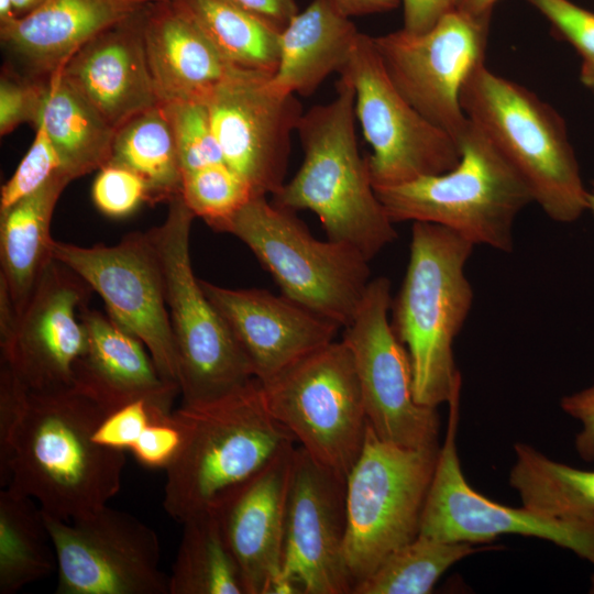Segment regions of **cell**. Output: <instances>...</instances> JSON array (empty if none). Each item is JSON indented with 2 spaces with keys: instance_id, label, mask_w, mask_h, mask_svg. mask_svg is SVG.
<instances>
[{
  "instance_id": "1",
  "label": "cell",
  "mask_w": 594,
  "mask_h": 594,
  "mask_svg": "<svg viewBox=\"0 0 594 594\" xmlns=\"http://www.w3.org/2000/svg\"><path fill=\"white\" fill-rule=\"evenodd\" d=\"M107 413L76 386L29 392L0 441V483L62 519L95 512L121 488L124 451L95 441Z\"/></svg>"
},
{
  "instance_id": "2",
  "label": "cell",
  "mask_w": 594,
  "mask_h": 594,
  "mask_svg": "<svg viewBox=\"0 0 594 594\" xmlns=\"http://www.w3.org/2000/svg\"><path fill=\"white\" fill-rule=\"evenodd\" d=\"M336 88L333 100L311 107L299 119L302 163L272 195V202L294 212H315L329 240L355 248L370 261L397 232L359 151L353 84L340 75Z\"/></svg>"
},
{
  "instance_id": "3",
  "label": "cell",
  "mask_w": 594,
  "mask_h": 594,
  "mask_svg": "<svg viewBox=\"0 0 594 594\" xmlns=\"http://www.w3.org/2000/svg\"><path fill=\"white\" fill-rule=\"evenodd\" d=\"M183 444L165 470L163 506L176 521L213 508L285 449L293 435L268 411L260 382L174 410Z\"/></svg>"
},
{
  "instance_id": "4",
  "label": "cell",
  "mask_w": 594,
  "mask_h": 594,
  "mask_svg": "<svg viewBox=\"0 0 594 594\" xmlns=\"http://www.w3.org/2000/svg\"><path fill=\"white\" fill-rule=\"evenodd\" d=\"M474 245L444 227L414 222L406 274L392 299L393 330L406 348L416 402L435 407L461 388L453 341L473 304L465 265Z\"/></svg>"
},
{
  "instance_id": "5",
  "label": "cell",
  "mask_w": 594,
  "mask_h": 594,
  "mask_svg": "<svg viewBox=\"0 0 594 594\" xmlns=\"http://www.w3.org/2000/svg\"><path fill=\"white\" fill-rule=\"evenodd\" d=\"M460 100L468 120L494 145L557 222L587 211V189L562 117L528 88L485 63L464 81Z\"/></svg>"
},
{
  "instance_id": "6",
  "label": "cell",
  "mask_w": 594,
  "mask_h": 594,
  "mask_svg": "<svg viewBox=\"0 0 594 594\" xmlns=\"http://www.w3.org/2000/svg\"><path fill=\"white\" fill-rule=\"evenodd\" d=\"M461 156L448 172L374 188L394 222H428L473 245L509 253L518 213L532 196L516 170L470 121L459 141Z\"/></svg>"
},
{
  "instance_id": "7",
  "label": "cell",
  "mask_w": 594,
  "mask_h": 594,
  "mask_svg": "<svg viewBox=\"0 0 594 594\" xmlns=\"http://www.w3.org/2000/svg\"><path fill=\"white\" fill-rule=\"evenodd\" d=\"M242 241L271 273L284 296L346 327L370 283L369 260L355 248L311 235L294 211L254 195L211 227Z\"/></svg>"
},
{
  "instance_id": "8",
  "label": "cell",
  "mask_w": 594,
  "mask_h": 594,
  "mask_svg": "<svg viewBox=\"0 0 594 594\" xmlns=\"http://www.w3.org/2000/svg\"><path fill=\"white\" fill-rule=\"evenodd\" d=\"M194 218L180 195L168 202L164 222L148 230L163 272L184 405L216 400L254 378L229 326L194 274Z\"/></svg>"
},
{
  "instance_id": "9",
  "label": "cell",
  "mask_w": 594,
  "mask_h": 594,
  "mask_svg": "<svg viewBox=\"0 0 594 594\" xmlns=\"http://www.w3.org/2000/svg\"><path fill=\"white\" fill-rule=\"evenodd\" d=\"M439 450L440 444L406 448L385 441L367 426L345 477L344 561L352 590L419 535Z\"/></svg>"
},
{
  "instance_id": "10",
  "label": "cell",
  "mask_w": 594,
  "mask_h": 594,
  "mask_svg": "<svg viewBox=\"0 0 594 594\" xmlns=\"http://www.w3.org/2000/svg\"><path fill=\"white\" fill-rule=\"evenodd\" d=\"M265 405L315 461L346 477L369 421L349 345L332 341L260 382Z\"/></svg>"
},
{
  "instance_id": "11",
  "label": "cell",
  "mask_w": 594,
  "mask_h": 594,
  "mask_svg": "<svg viewBox=\"0 0 594 594\" xmlns=\"http://www.w3.org/2000/svg\"><path fill=\"white\" fill-rule=\"evenodd\" d=\"M340 75L354 87L355 118L372 147L366 162L374 188L441 174L458 164L459 143L400 94L372 36L361 33Z\"/></svg>"
},
{
  "instance_id": "12",
  "label": "cell",
  "mask_w": 594,
  "mask_h": 594,
  "mask_svg": "<svg viewBox=\"0 0 594 594\" xmlns=\"http://www.w3.org/2000/svg\"><path fill=\"white\" fill-rule=\"evenodd\" d=\"M43 516L56 553L57 594H168L158 537L133 515L105 505L68 520Z\"/></svg>"
},
{
  "instance_id": "13",
  "label": "cell",
  "mask_w": 594,
  "mask_h": 594,
  "mask_svg": "<svg viewBox=\"0 0 594 594\" xmlns=\"http://www.w3.org/2000/svg\"><path fill=\"white\" fill-rule=\"evenodd\" d=\"M448 405V428L424 506L419 535L475 544L492 542L503 535L534 537L568 549L594 565V518H564L525 506H505L471 487L462 472L457 447L460 391Z\"/></svg>"
},
{
  "instance_id": "14",
  "label": "cell",
  "mask_w": 594,
  "mask_h": 594,
  "mask_svg": "<svg viewBox=\"0 0 594 594\" xmlns=\"http://www.w3.org/2000/svg\"><path fill=\"white\" fill-rule=\"evenodd\" d=\"M491 16L453 9L422 33L400 30L373 37L383 64L406 100L458 143L469 125L460 94L485 59Z\"/></svg>"
},
{
  "instance_id": "15",
  "label": "cell",
  "mask_w": 594,
  "mask_h": 594,
  "mask_svg": "<svg viewBox=\"0 0 594 594\" xmlns=\"http://www.w3.org/2000/svg\"><path fill=\"white\" fill-rule=\"evenodd\" d=\"M391 306L389 280L371 279L342 338L354 359L369 425L402 447L439 446V414L414 397L409 355L393 330Z\"/></svg>"
},
{
  "instance_id": "16",
  "label": "cell",
  "mask_w": 594,
  "mask_h": 594,
  "mask_svg": "<svg viewBox=\"0 0 594 594\" xmlns=\"http://www.w3.org/2000/svg\"><path fill=\"white\" fill-rule=\"evenodd\" d=\"M53 256L87 282L108 315L143 342L161 376L179 387L164 277L148 231L128 233L110 246L54 240Z\"/></svg>"
},
{
  "instance_id": "17",
  "label": "cell",
  "mask_w": 594,
  "mask_h": 594,
  "mask_svg": "<svg viewBox=\"0 0 594 594\" xmlns=\"http://www.w3.org/2000/svg\"><path fill=\"white\" fill-rule=\"evenodd\" d=\"M345 532V477L295 447L282 570L270 594H351Z\"/></svg>"
},
{
  "instance_id": "18",
  "label": "cell",
  "mask_w": 594,
  "mask_h": 594,
  "mask_svg": "<svg viewBox=\"0 0 594 594\" xmlns=\"http://www.w3.org/2000/svg\"><path fill=\"white\" fill-rule=\"evenodd\" d=\"M272 76L232 67L206 100L224 163L254 195H274L284 185L290 136L304 113L295 95L272 88Z\"/></svg>"
},
{
  "instance_id": "19",
  "label": "cell",
  "mask_w": 594,
  "mask_h": 594,
  "mask_svg": "<svg viewBox=\"0 0 594 594\" xmlns=\"http://www.w3.org/2000/svg\"><path fill=\"white\" fill-rule=\"evenodd\" d=\"M94 290L56 258L47 265L12 334L0 342L1 362L31 392L73 385L74 369L88 345L82 312Z\"/></svg>"
},
{
  "instance_id": "20",
  "label": "cell",
  "mask_w": 594,
  "mask_h": 594,
  "mask_svg": "<svg viewBox=\"0 0 594 594\" xmlns=\"http://www.w3.org/2000/svg\"><path fill=\"white\" fill-rule=\"evenodd\" d=\"M199 282L229 326L258 382L334 341L340 329L284 295Z\"/></svg>"
},
{
  "instance_id": "21",
  "label": "cell",
  "mask_w": 594,
  "mask_h": 594,
  "mask_svg": "<svg viewBox=\"0 0 594 594\" xmlns=\"http://www.w3.org/2000/svg\"><path fill=\"white\" fill-rule=\"evenodd\" d=\"M295 447L285 449L211 508L239 565L246 594H270L280 574Z\"/></svg>"
},
{
  "instance_id": "22",
  "label": "cell",
  "mask_w": 594,
  "mask_h": 594,
  "mask_svg": "<svg viewBox=\"0 0 594 594\" xmlns=\"http://www.w3.org/2000/svg\"><path fill=\"white\" fill-rule=\"evenodd\" d=\"M146 8L98 33L62 69L68 82L116 129L160 103L144 46Z\"/></svg>"
},
{
  "instance_id": "23",
  "label": "cell",
  "mask_w": 594,
  "mask_h": 594,
  "mask_svg": "<svg viewBox=\"0 0 594 594\" xmlns=\"http://www.w3.org/2000/svg\"><path fill=\"white\" fill-rule=\"evenodd\" d=\"M157 0H46L28 15L0 26L10 66L45 81L105 29Z\"/></svg>"
},
{
  "instance_id": "24",
  "label": "cell",
  "mask_w": 594,
  "mask_h": 594,
  "mask_svg": "<svg viewBox=\"0 0 594 594\" xmlns=\"http://www.w3.org/2000/svg\"><path fill=\"white\" fill-rule=\"evenodd\" d=\"M88 345L74 369L73 385L107 415L136 400L170 413L179 387L158 373L143 342L109 315L86 307Z\"/></svg>"
},
{
  "instance_id": "25",
  "label": "cell",
  "mask_w": 594,
  "mask_h": 594,
  "mask_svg": "<svg viewBox=\"0 0 594 594\" xmlns=\"http://www.w3.org/2000/svg\"><path fill=\"white\" fill-rule=\"evenodd\" d=\"M144 46L160 103L207 100L232 66L173 0L147 6Z\"/></svg>"
},
{
  "instance_id": "26",
  "label": "cell",
  "mask_w": 594,
  "mask_h": 594,
  "mask_svg": "<svg viewBox=\"0 0 594 594\" xmlns=\"http://www.w3.org/2000/svg\"><path fill=\"white\" fill-rule=\"evenodd\" d=\"M360 35L329 0H312L279 32L272 88L283 95H312L331 73L343 70Z\"/></svg>"
},
{
  "instance_id": "27",
  "label": "cell",
  "mask_w": 594,
  "mask_h": 594,
  "mask_svg": "<svg viewBox=\"0 0 594 594\" xmlns=\"http://www.w3.org/2000/svg\"><path fill=\"white\" fill-rule=\"evenodd\" d=\"M72 180L58 170L40 189L0 211V280L7 286L18 315L54 258L52 217Z\"/></svg>"
},
{
  "instance_id": "28",
  "label": "cell",
  "mask_w": 594,
  "mask_h": 594,
  "mask_svg": "<svg viewBox=\"0 0 594 594\" xmlns=\"http://www.w3.org/2000/svg\"><path fill=\"white\" fill-rule=\"evenodd\" d=\"M41 123L73 180L109 163L117 129L64 77L62 70L45 82ZM34 127V128H35Z\"/></svg>"
},
{
  "instance_id": "29",
  "label": "cell",
  "mask_w": 594,
  "mask_h": 594,
  "mask_svg": "<svg viewBox=\"0 0 594 594\" xmlns=\"http://www.w3.org/2000/svg\"><path fill=\"white\" fill-rule=\"evenodd\" d=\"M109 163L123 166L145 183L148 204L180 196L183 169L174 131L158 103L117 129Z\"/></svg>"
},
{
  "instance_id": "30",
  "label": "cell",
  "mask_w": 594,
  "mask_h": 594,
  "mask_svg": "<svg viewBox=\"0 0 594 594\" xmlns=\"http://www.w3.org/2000/svg\"><path fill=\"white\" fill-rule=\"evenodd\" d=\"M57 569L40 505L4 487L0 492V594H14Z\"/></svg>"
},
{
  "instance_id": "31",
  "label": "cell",
  "mask_w": 594,
  "mask_h": 594,
  "mask_svg": "<svg viewBox=\"0 0 594 594\" xmlns=\"http://www.w3.org/2000/svg\"><path fill=\"white\" fill-rule=\"evenodd\" d=\"M509 485L522 506L564 518H594V471L554 461L536 448L518 442Z\"/></svg>"
},
{
  "instance_id": "32",
  "label": "cell",
  "mask_w": 594,
  "mask_h": 594,
  "mask_svg": "<svg viewBox=\"0 0 594 594\" xmlns=\"http://www.w3.org/2000/svg\"><path fill=\"white\" fill-rule=\"evenodd\" d=\"M182 524L168 594H246L216 513L208 509Z\"/></svg>"
},
{
  "instance_id": "33",
  "label": "cell",
  "mask_w": 594,
  "mask_h": 594,
  "mask_svg": "<svg viewBox=\"0 0 594 594\" xmlns=\"http://www.w3.org/2000/svg\"><path fill=\"white\" fill-rule=\"evenodd\" d=\"M234 67L274 75L277 29L228 0H173Z\"/></svg>"
},
{
  "instance_id": "34",
  "label": "cell",
  "mask_w": 594,
  "mask_h": 594,
  "mask_svg": "<svg viewBox=\"0 0 594 594\" xmlns=\"http://www.w3.org/2000/svg\"><path fill=\"white\" fill-rule=\"evenodd\" d=\"M492 546L443 541L418 535L391 553L351 594H428L454 563Z\"/></svg>"
},
{
  "instance_id": "35",
  "label": "cell",
  "mask_w": 594,
  "mask_h": 594,
  "mask_svg": "<svg viewBox=\"0 0 594 594\" xmlns=\"http://www.w3.org/2000/svg\"><path fill=\"white\" fill-rule=\"evenodd\" d=\"M182 197L195 217L210 228L244 206L254 193L224 162L183 174Z\"/></svg>"
},
{
  "instance_id": "36",
  "label": "cell",
  "mask_w": 594,
  "mask_h": 594,
  "mask_svg": "<svg viewBox=\"0 0 594 594\" xmlns=\"http://www.w3.org/2000/svg\"><path fill=\"white\" fill-rule=\"evenodd\" d=\"M162 105L174 131L183 174L224 162L206 100L190 99Z\"/></svg>"
},
{
  "instance_id": "37",
  "label": "cell",
  "mask_w": 594,
  "mask_h": 594,
  "mask_svg": "<svg viewBox=\"0 0 594 594\" xmlns=\"http://www.w3.org/2000/svg\"><path fill=\"white\" fill-rule=\"evenodd\" d=\"M35 138L10 179L1 187L0 211L45 185L58 170L61 158L44 127L38 123Z\"/></svg>"
},
{
  "instance_id": "38",
  "label": "cell",
  "mask_w": 594,
  "mask_h": 594,
  "mask_svg": "<svg viewBox=\"0 0 594 594\" xmlns=\"http://www.w3.org/2000/svg\"><path fill=\"white\" fill-rule=\"evenodd\" d=\"M580 55V78L594 75V12L570 0H527Z\"/></svg>"
},
{
  "instance_id": "39",
  "label": "cell",
  "mask_w": 594,
  "mask_h": 594,
  "mask_svg": "<svg viewBox=\"0 0 594 594\" xmlns=\"http://www.w3.org/2000/svg\"><path fill=\"white\" fill-rule=\"evenodd\" d=\"M95 206L106 216L124 218L143 202H148V191L143 179L132 170L108 163L99 169L92 187Z\"/></svg>"
},
{
  "instance_id": "40",
  "label": "cell",
  "mask_w": 594,
  "mask_h": 594,
  "mask_svg": "<svg viewBox=\"0 0 594 594\" xmlns=\"http://www.w3.org/2000/svg\"><path fill=\"white\" fill-rule=\"evenodd\" d=\"M45 81L29 78L8 65L0 76V134L4 136L20 124L35 127L42 105Z\"/></svg>"
},
{
  "instance_id": "41",
  "label": "cell",
  "mask_w": 594,
  "mask_h": 594,
  "mask_svg": "<svg viewBox=\"0 0 594 594\" xmlns=\"http://www.w3.org/2000/svg\"><path fill=\"white\" fill-rule=\"evenodd\" d=\"M170 413L156 409L145 400H136L106 415L94 439L105 447L130 451L152 420Z\"/></svg>"
},
{
  "instance_id": "42",
  "label": "cell",
  "mask_w": 594,
  "mask_h": 594,
  "mask_svg": "<svg viewBox=\"0 0 594 594\" xmlns=\"http://www.w3.org/2000/svg\"><path fill=\"white\" fill-rule=\"evenodd\" d=\"M183 440L184 431L173 410L152 420L130 452L145 468L166 470L177 455Z\"/></svg>"
},
{
  "instance_id": "43",
  "label": "cell",
  "mask_w": 594,
  "mask_h": 594,
  "mask_svg": "<svg viewBox=\"0 0 594 594\" xmlns=\"http://www.w3.org/2000/svg\"><path fill=\"white\" fill-rule=\"evenodd\" d=\"M565 414L579 420L581 431L575 437V449L582 460L594 461V385L561 399Z\"/></svg>"
},
{
  "instance_id": "44",
  "label": "cell",
  "mask_w": 594,
  "mask_h": 594,
  "mask_svg": "<svg viewBox=\"0 0 594 594\" xmlns=\"http://www.w3.org/2000/svg\"><path fill=\"white\" fill-rule=\"evenodd\" d=\"M404 10L403 29L422 33L432 28L446 13L455 9L457 0H402Z\"/></svg>"
},
{
  "instance_id": "45",
  "label": "cell",
  "mask_w": 594,
  "mask_h": 594,
  "mask_svg": "<svg viewBox=\"0 0 594 594\" xmlns=\"http://www.w3.org/2000/svg\"><path fill=\"white\" fill-rule=\"evenodd\" d=\"M278 31L299 12L295 0H228Z\"/></svg>"
},
{
  "instance_id": "46",
  "label": "cell",
  "mask_w": 594,
  "mask_h": 594,
  "mask_svg": "<svg viewBox=\"0 0 594 594\" xmlns=\"http://www.w3.org/2000/svg\"><path fill=\"white\" fill-rule=\"evenodd\" d=\"M343 15L361 16L387 12L398 8L402 0H329Z\"/></svg>"
},
{
  "instance_id": "47",
  "label": "cell",
  "mask_w": 594,
  "mask_h": 594,
  "mask_svg": "<svg viewBox=\"0 0 594 594\" xmlns=\"http://www.w3.org/2000/svg\"><path fill=\"white\" fill-rule=\"evenodd\" d=\"M18 318V311L7 286L0 280V342H4L12 334Z\"/></svg>"
},
{
  "instance_id": "48",
  "label": "cell",
  "mask_w": 594,
  "mask_h": 594,
  "mask_svg": "<svg viewBox=\"0 0 594 594\" xmlns=\"http://www.w3.org/2000/svg\"><path fill=\"white\" fill-rule=\"evenodd\" d=\"M497 1L498 0H457L455 9L477 18L492 16L493 8Z\"/></svg>"
},
{
  "instance_id": "49",
  "label": "cell",
  "mask_w": 594,
  "mask_h": 594,
  "mask_svg": "<svg viewBox=\"0 0 594 594\" xmlns=\"http://www.w3.org/2000/svg\"><path fill=\"white\" fill-rule=\"evenodd\" d=\"M46 0H11L18 18L28 15L40 8Z\"/></svg>"
},
{
  "instance_id": "50",
  "label": "cell",
  "mask_w": 594,
  "mask_h": 594,
  "mask_svg": "<svg viewBox=\"0 0 594 594\" xmlns=\"http://www.w3.org/2000/svg\"><path fill=\"white\" fill-rule=\"evenodd\" d=\"M592 185L593 188L587 190V211H590L594 217V182Z\"/></svg>"
},
{
  "instance_id": "51",
  "label": "cell",
  "mask_w": 594,
  "mask_h": 594,
  "mask_svg": "<svg viewBox=\"0 0 594 594\" xmlns=\"http://www.w3.org/2000/svg\"><path fill=\"white\" fill-rule=\"evenodd\" d=\"M581 81L584 86L591 89L594 92V75L581 78Z\"/></svg>"
},
{
  "instance_id": "52",
  "label": "cell",
  "mask_w": 594,
  "mask_h": 594,
  "mask_svg": "<svg viewBox=\"0 0 594 594\" xmlns=\"http://www.w3.org/2000/svg\"><path fill=\"white\" fill-rule=\"evenodd\" d=\"M590 592H591V593H594V574L592 575V579H591V587H590Z\"/></svg>"
}]
</instances>
